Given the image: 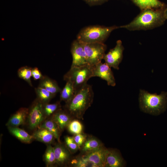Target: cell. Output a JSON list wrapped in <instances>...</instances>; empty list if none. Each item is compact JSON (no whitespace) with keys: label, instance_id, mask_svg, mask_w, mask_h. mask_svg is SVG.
Masks as SVG:
<instances>
[{"label":"cell","instance_id":"d4e9b609","mask_svg":"<svg viewBox=\"0 0 167 167\" xmlns=\"http://www.w3.org/2000/svg\"><path fill=\"white\" fill-rule=\"evenodd\" d=\"M61 109L60 102L53 104H43V112L45 118L51 116L54 113Z\"/></svg>","mask_w":167,"mask_h":167},{"label":"cell","instance_id":"7c38bea8","mask_svg":"<svg viewBox=\"0 0 167 167\" xmlns=\"http://www.w3.org/2000/svg\"><path fill=\"white\" fill-rule=\"evenodd\" d=\"M54 147L57 164L60 166H64L70 162L71 153L65 144L58 142Z\"/></svg>","mask_w":167,"mask_h":167},{"label":"cell","instance_id":"277c9868","mask_svg":"<svg viewBox=\"0 0 167 167\" xmlns=\"http://www.w3.org/2000/svg\"><path fill=\"white\" fill-rule=\"evenodd\" d=\"M119 27L113 26H88L82 29L77 36V40L82 43H103L111 32Z\"/></svg>","mask_w":167,"mask_h":167},{"label":"cell","instance_id":"ffe728a7","mask_svg":"<svg viewBox=\"0 0 167 167\" xmlns=\"http://www.w3.org/2000/svg\"><path fill=\"white\" fill-rule=\"evenodd\" d=\"M8 129L12 135L23 142L29 143L34 139L32 135H30L24 130L18 127L8 126Z\"/></svg>","mask_w":167,"mask_h":167},{"label":"cell","instance_id":"52a82bcc","mask_svg":"<svg viewBox=\"0 0 167 167\" xmlns=\"http://www.w3.org/2000/svg\"><path fill=\"white\" fill-rule=\"evenodd\" d=\"M108 151V148L103 146L88 153L80 155L79 156L91 167H105Z\"/></svg>","mask_w":167,"mask_h":167},{"label":"cell","instance_id":"44dd1931","mask_svg":"<svg viewBox=\"0 0 167 167\" xmlns=\"http://www.w3.org/2000/svg\"><path fill=\"white\" fill-rule=\"evenodd\" d=\"M51 118L43 122L39 128L45 129L54 135L58 142L61 143L60 136L61 132L57 124Z\"/></svg>","mask_w":167,"mask_h":167},{"label":"cell","instance_id":"ac0fdd59","mask_svg":"<svg viewBox=\"0 0 167 167\" xmlns=\"http://www.w3.org/2000/svg\"><path fill=\"white\" fill-rule=\"evenodd\" d=\"M141 11L147 9H159L165 8L164 4L159 0H132Z\"/></svg>","mask_w":167,"mask_h":167},{"label":"cell","instance_id":"5bb4252c","mask_svg":"<svg viewBox=\"0 0 167 167\" xmlns=\"http://www.w3.org/2000/svg\"><path fill=\"white\" fill-rule=\"evenodd\" d=\"M51 118L61 132L67 128L70 122L73 119L65 110H63L61 108L54 113Z\"/></svg>","mask_w":167,"mask_h":167},{"label":"cell","instance_id":"e0dca14e","mask_svg":"<svg viewBox=\"0 0 167 167\" xmlns=\"http://www.w3.org/2000/svg\"><path fill=\"white\" fill-rule=\"evenodd\" d=\"M32 135L34 139L48 144L53 143L56 139L52 133L45 129L42 128H39Z\"/></svg>","mask_w":167,"mask_h":167},{"label":"cell","instance_id":"484cf974","mask_svg":"<svg viewBox=\"0 0 167 167\" xmlns=\"http://www.w3.org/2000/svg\"><path fill=\"white\" fill-rule=\"evenodd\" d=\"M32 68L27 66H22L17 71L19 77L26 82L31 86H32L31 80Z\"/></svg>","mask_w":167,"mask_h":167},{"label":"cell","instance_id":"f1b7e54d","mask_svg":"<svg viewBox=\"0 0 167 167\" xmlns=\"http://www.w3.org/2000/svg\"><path fill=\"white\" fill-rule=\"evenodd\" d=\"M88 135L83 132L74 135V139L79 147V150L85 141Z\"/></svg>","mask_w":167,"mask_h":167},{"label":"cell","instance_id":"f546056e","mask_svg":"<svg viewBox=\"0 0 167 167\" xmlns=\"http://www.w3.org/2000/svg\"><path fill=\"white\" fill-rule=\"evenodd\" d=\"M32 77L35 80L41 79L44 77L41 71L37 67L32 68Z\"/></svg>","mask_w":167,"mask_h":167},{"label":"cell","instance_id":"7a4b0ae2","mask_svg":"<svg viewBox=\"0 0 167 167\" xmlns=\"http://www.w3.org/2000/svg\"><path fill=\"white\" fill-rule=\"evenodd\" d=\"M94 93L91 85L86 84L75 93L65 106V110L73 119L83 120L84 115L92 104Z\"/></svg>","mask_w":167,"mask_h":167},{"label":"cell","instance_id":"603a6c76","mask_svg":"<svg viewBox=\"0 0 167 167\" xmlns=\"http://www.w3.org/2000/svg\"><path fill=\"white\" fill-rule=\"evenodd\" d=\"M37 99L43 104L48 103L55 95L45 88L38 86L35 89Z\"/></svg>","mask_w":167,"mask_h":167},{"label":"cell","instance_id":"4dcf8cb0","mask_svg":"<svg viewBox=\"0 0 167 167\" xmlns=\"http://www.w3.org/2000/svg\"><path fill=\"white\" fill-rule=\"evenodd\" d=\"M90 6H95L101 5L107 1L108 0H84Z\"/></svg>","mask_w":167,"mask_h":167},{"label":"cell","instance_id":"9a60e30c","mask_svg":"<svg viewBox=\"0 0 167 167\" xmlns=\"http://www.w3.org/2000/svg\"><path fill=\"white\" fill-rule=\"evenodd\" d=\"M28 108H20L10 118L6 123V126L8 127H18L24 124L28 116Z\"/></svg>","mask_w":167,"mask_h":167},{"label":"cell","instance_id":"4316f807","mask_svg":"<svg viewBox=\"0 0 167 167\" xmlns=\"http://www.w3.org/2000/svg\"><path fill=\"white\" fill-rule=\"evenodd\" d=\"M66 128L69 132L75 135L83 133V126L78 119H74L70 122Z\"/></svg>","mask_w":167,"mask_h":167},{"label":"cell","instance_id":"4fadbf2b","mask_svg":"<svg viewBox=\"0 0 167 167\" xmlns=\"http://www.w3.org/2000/svg\"><path fill=\"white\" fill-rule=\"evenodd\" d=\"M125 165V161L120 152L116 149L108 148L105 167H123Z\"/></svg>","mask_w":167,"mask_h":167},{"label":"cell","instance_id":"8fae6325","mask_svg":"<svg viewBox=\"0 0 167 167\" xmlns=\"http://www.w3.org/2000/svg\"><path fill=\"white\" fill-rule=\"evenodd\" d=\"M93 76L97 77L106 81L109 86H114L116 82L111 67L105 63L101 62L93 67Z\"/></svg>","mask_w":167,"mask_h":167},{"label":"cell","instance_id":"2e32d148","mask_svg":"<svg viewBox=\"0 0 167 167\" xmlns=\"http://www.w3.org/2000/svg\"><path fill=\"white\" fill-rule=\"evenodd\" d=\"M103 143L97 138L88 135L83 145L79 149L80 155H83L97 149L103 146Z\"/></svg>","mask_w":167,"mask_h":167},{"label":"cell","instance_id":"9c48e42d","mask_svg":"<svg viewBox=\"0 0 167 167\" xmlns=\"http://www.w3.org/2000/svg\"><path fill=\"white\" fill-rule=\"evenodd\" d=\"M124 49L122 41H117L115 47L105 54L103 59L105 63L110 67L118 70L119 65L122 59Z\"/></svg>","mask_w":167,"mask_h":167},{"label":"cell","instance_id":"cb8c5ba5","mask_svg":"<svg viewBox=\"0 0 167 167\" xmlns=\"http://www.w3.org/2000/svg\"><path fill=\"white\" fill-rule=\"evenodd\" d=\"M43 159L47 167L53 166L57 164L54 147L50 144L47 145L46 149L43 156Z\"/></svg>","mask_w":167,"mask_h":167},{"label":"cell","instance_id":"8992f818","mask_svg":"<svg viewBox=\"0 0 167 167\" xmlns=\"http://www.w3.org/2000/svg\"><path fill=\"white\" fill-rule=\"evenodd\" d=\"M82 43L86 55L88 65L93 67L101 62L106 49L105 45L103 43Z\"/></svg>","mask_w":167,"mask_h":167},{"label":"cell","instance_id":"6da1fadb","mask_svg":"<svg viewBox=\"0 0 167 167\" xmlns=\"http://www.w3.org/2000/svg\"><path fill=\"white\" fill-rule=\"evenodd\" d=\"M165 7L142 10L130 23L119 26V28L134 31L151 29L161 26L166 19L164 15Z\"/></svg>","mask_w":167,"mask_h":167},{"label":"cell","instance_id":"3957f363","mask_svg":"<svg viewBox=\"0 0 167 167\" xmlns=\"http://www.w3.org/2000/svg\"><path fill=\"white\" fill-rule=\"evenodd\" d=\"M139 106L143 112L154 115L163 113L167 108V92L161 94L151 93L140 90L139 97Z\"/></svg>","mask_w":167,"mask_h":167},{"label":"cell","instance_id":"30bf717a","mask_svg":"<svg viewBox=\"0 0 167 167\" xmlns=\"http://www.w3.org/2000/svg\"><path fill=\"white\" fill-rule=\"evenodd\" d=\"M71 52L72 58L71 67L80 66L88 64L86 55L83 44L77 39L72 43Z\"/></svg>","mask_w":167,"mask_h":167},{"label":"cell","instance_id":"5b68a950","mask_svg":"<svg viewBox=\"0 0 167 167\" xmlns=\"http://www.w3.org/2000/svg\"><path fill=\"white\" fill-rule=\"evenodd\" d=\"M93 76V67L88 64L78 66L71 67L63 76L64 80L69 81L73 84L75 93L87 84Z\"/></svg>","mask_w":167,"mask_h":167},{"label":"cell","instance_id":"ba28073f","mask_svg":"<svg viewBox=\"0 0 167 167\" xmlns=\"http://www.w3.org/2000/svg\"><path fill=\"white\" fill-rule=\"evenodd\" d=\"M28 124L31 129L39 128L45 118L43 109V104L36 99L29 109Z\"/></svg>","mask_w":167,"mask_h":167},{"label":"cell","instance_id":"d6986e66","mask_svg":"<svg viewBox=\"0 0 167 167\" xmlns=\"http://www.w3.org/2000/svg\"><path fill=\"white\" fill-rule=\"evenodd\" d=\"M38 86L45 88L55 95L62 90L56 81L46 76H44L40 80Z\"/></svg>","mask_w":167,"mask_h":167},{"label":"cell","instance_id":"7402d4cb","mask_svg":"<svg viewBox=\"0 0 167 167\" xmlns=\"http://www.w3.org/2000/svg\"><path fill=\"white\" fill-rule=\"evenodd\" d=\"M66 82L64 87L60 92V99L66 103L73 97L75 91L72 83L69 81Z\"/></svg>","mask_w":167,"mask_h":167},{"label":"cell","instance_id":"83f0119b","mask_svg":"<svg viewBox=\"0 0 167 167\" xmlns=\"http://www.w3.org/2000/svg\"><path fill=\"white\" fill-rule=\"evenodd\" d=\"M65 144L71 154H74L79 150L73 137L66 136L64 138Z\"/></svg>","mask_w":167,"mask_h":167},{"label":"cell","instance_id":"1f68e13d","mask_svg":"<svg viewBox=\"0 0 167 167\" xmlns=\"http://www.w3.org/2000/svg\"><path fill=\"white\" fill-rule=\"evenodd\" d=\"M164 15L166 19H167V6L165 7L164 11Z\"/></svg>","mask_w":167,"mask_h":167}]
</instances>
